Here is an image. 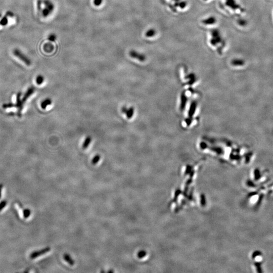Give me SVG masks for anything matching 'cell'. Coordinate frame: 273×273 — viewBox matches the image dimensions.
<instances>
[{"instance_id": "1", "label": "cell", "mask_w": 273, "mask_h": 273, "mask_svg": "<svg viewBox=\"0 0 273 273\" xmlns=\"http://www.w3.org/2000/svg\"><path fill=\"white\" fill-rule=\"evenodd\" d=\"M13 54L16 57H17L18 58H19L20 60L25 63L26 65L27 66L31 65L32 61L30 60V58H28L26 56H25V55L21 52V51L19 49H15L13 50Z\"/></svg>"}, {"instance_id": "2", "label": "cell", "mask_w": 273, "mask_h": 273, "mask_svg": "<svg viewBox=\"0 0 273 273\" xmlns=\"http://www.w3.org/2000/svg\"><path fill=\"white\" fill-rule=\"evenodd\" d=\"M51 250L50 247H46L41 250H37L32 252L30 255V258L31 259H34L37 258L39 256H41L43 254H46L47 252H49Z\"/></svg>"}, {"instance_id": "3", "label": "cell", "mask_w": 273, "mask_h": 273, "mask_svg": "<svg viewBox=\"0 0 273 273\" xmlns=\"http://www.w3.org/2000/svg\"><path fill=\"white\" fill-rule=\"evenodd\" d=\"M129 55H130V57H132V58L137 59L139 61H142V62L145 61L146 58L145 55L140 53L138 52H136V51L134 50H130V52H129Z\"/></svg>"}, {"instance_id": "4", "label": "cell", "mask_w": 273, "mask_h": 273, "mask_svg": "<svg viewBox=\"0 0 273 273\" xmlns=\"http://www.w3.org/2000/svg\"><path fill=\"white\" fill-rule=\"evenodd\" d=\"M21 93L19 92L17 93L16 95V103L15 104V107H16L18 109L17 114L19 117H21V112L23 107V104L21 101Z\"/></svg>"}, {"instance_id": "5", "label": "cell", "mask_w": 273, "mask_h": 273, "mask_svg": "<svg viewBox=\"0 0 273 273\" xmlns=\"http://www.w3.org/2000/svg\"><path fill=\"white\" fill-rule=\"evenodd\" d=\"M122 113L126 114V117L128 119H130L134 114V109L133 107H130L128 108L126 106H123L122 108Z\"/></svg>"}, {"instance_id": "6", "label": "cell", "mask_w": 273, "mask_h": 273, "mask_svg": "<svg viewBox=\"0 0 273 273\" xmlns=\"http://www.w3.org/2000/svg\"><path fill=\"white\" fill-rule=\"evenodd\" d=\"M34 91H35V88L34 86H31L30 88L27 89V91L25 92V94L24 95L22 99H21L22 103L23 105L25 103V102L27 101V99L31 96L32 94H34Z\"/></svg>"}, {"instance_id": "7", "label": "cell", "mask_w": 273, "mask_h": 273, "mask_svg": "<svg viewBox=\"0 0 273 273\" xmlns=\"http://www.w3.org/2000/svg\"><path fill=\"white\" fill-rule=\"evenodd\" d=\"M227 5L233 10H237L240 8V6L236 2L235 0H227Z\"/></svg>"}, {"instance_id": "8", "label": "cell", "mask_w": 273, "mask_h": 273, "mask_svg": "<svg viewBox=\"0 0 273 273\" xmlns=\"http://www.w3.org/2000/svg\"><path fill=\"white\" fill-rule=\"evenodd\" d=\"M43 3L45 6V7L48 9L52 12L54 9L55 6L53 3L50 0H44Z\"/></svg>"}, {"instance_id": "9", "label": "cell", "mask_w": 273, "mask_h": 273, "mask_svg": "<svg viewBox=\"0 0 273 273\" xmlns=\"http://www.w3.org/2000/svg\"><path fill=\"white\" fill-rule=\"evenodd\" d=\"M63 258L68 264H69L70 266H74L75 264V261L73 258H72L70 254L65 253L63 255Z\"/></svg>"}, {"instance_id": "10", "label": "cell", "mask_w": 273, "mask_h": 273, "mask_svg": "<svg viewBox=\"0 0 273 273\" xmlns=\"http://www.w3.org/2000/svg\"><path fill=\"white\" fill-rule=\"evenodd\" d=\"M202 22L205 25H212L216 22V20L214 17H210L204 19Z\"/></svg>"}, {"instance_id": "11", "label": "cell", "mask_w": 273, "mask_h": 273, "mask_svg": "<svg viewBox=\"0 0 273 273\" xmlns=\"http://www.w3.org/2000/svg\"><path fill=\"white\" fill-rule=\"evenodd\" d=\"M51 104H52L51 99L50 98H46L42 102L41 107L42 108V109H46L47 107L49 105H50Z\"/></svg>"}, {"instance_id": "12", "label": "cell", "mask_w": 273, "mask_h": 273, "mask_svg": "<svg viewBox=\"0 0 273 273\" xmlns=\"http://www.w3.org/2000/svg\"><path fill=\"white\" fill-rule=\"evenodd\" d=\"M245 62L242 59H234L232 61V64L235 66H241L244 65Z\"/></svg>"}, {"instance_id": "13", "label": "cell", "mask_w": 273, "mask_h": 273, "mask_svg": "<svg viewBox=\"0 0 273 273\" xmlns=\"http://www.w3.org/2000/svg\"><path fill=\"white\" fill-rule=\"evenodd\" d=\"M91 141H92V138L90 136H87L83 143V145H82L83 149H86L88 148L90 144Z\"/></svg>"}, {"instance_id": "14", "label": "cell", "mask_w": 273, "mask_h": 273, "mask_svg": "<svg viewBox=\"0 0 273 273\" xmlns=\"http://www.w3.org/2000/svg\"><path fill=\"white\" fill-rule=\"evenodd\" d=\"M155 30L154 29H150L148 30V31L145 33V36L147 38H151L155 36Z\"/></svg>"}, {"instance_id": "15", "label": "cell", "mask_w": 273, "mask_h": 273, "mask_svg": "<svg viewBox=\"0 0 273 273\" xmlns=\"http://www.w3.org/2000/svg\"><path fill=\"white\" fill-rule=\"evenodd\" d=\"M36 82L38 85H40L43 84V82L44 81V78L43 76L42 75H39L36 78Z\"/></svg>"}, {"instance_id": "16", "label": "cell", "mask_w": 273, "mask_h": 273, "mask_svg": "<svg viewBox=\"0 0 273 273\" xmlns=\"http://www.w3.org/2000/svg\"><path fill=\"white\" fill-rule=\"evenodd\" d=\"M100 158H101V156L99 154L96 155L94 157V158H93L92 160V164H93V165H96V164L100 161Z\"/></svg>"}, {"instance_id": "17", "label": "cell", "mask_w": 273, "mask_h": 273, "mask_svg": "<svg viewBox=\"0 0 273 273\" xmlns=\"http://www.w3.org/2000/svg\"><path fill=\"white\" fill-rule=\"evenodd\" d=\"M51 13H52V12L49 9L47 8L46 7L43 9L42 14L44 17H46L48 16L49 15H50Z\"/></svg>"}, {"instance_id": "18", "label": "cell", "mask_w": 273, "mask_h": 273, "mask_svg": "<svg viewBox=\"0 0 273 273\" xmlns=\"http://www.w3.org/2000/svg\"><path fill=\"white\" fill-rule=\"evenodd\" d=\"M31 214V211L29 209H24L23 211V215L24 218H27L30 217Z\"/></svg>"}, {"instance_id": "19", "label": "cell", "mask_w": 273, "mask_h": 273, "mask_svg": "<svg viewBox=\"0 0 273 273\" xmlns=\"http://www.w3.org/2000/svg\"><path fill=\"white\" fill-rule=\"evenodd\" d=\"M8 18H7V16L6 15L5 16L3 17L1 19V20H0V25L5 26V25H7V24H8Z\"/></svg>"}, {"instance_id": "20", "label": "cell", "mask_w": 273, "mask_h": 273, "mask_svg": "<svg viewBox=\"0 0 273 273\" xmlns=\"http://www.w3.org/2000/svg\"><path fill=\"white\" fill-rule=\"evenodd\" d=\"M14 107H15V105L13 103H5L2 105V107L4 109L11 108Z\"/></svg>"}, {"instance_id": "21", "label": "cell", "mask_w": 273, "mask_h": 273, "mask_svg": "<svg viewBox=\"0 0 273 273\" xmlns=\"http://www.w3.org/2000/svg\"><path fill=\"white\" fill-rule=\"evenodd\" d=\"M56 39H57V36H56V34H50L48 37V40L52 42H55Z\"/></svg>"}, {"instance_id": "22", "label": "cell", "mask_w": 273, "mask_h": 273, "mask_svg": "<svg viewBox=\"0 0 273 273\" xmlns=\"http://www.w3.org/2000/svg\"><path fill=\"white\" fill-rule=\"evenodd\" d=\"M7 204V202L5 200H4L0 202V212L2 211L3 209V208L6 206Z\"/></svg>"}, {"instance_id": "23", "label": "cell", "mask_w": 273, "mask_h": 273, "mask_svg": "<svg viewBox=\"0 0 273 273\" xmlns=\"http://www.w3.org/2000/svg\"><path fill=\"white\" fill-rule=\"evenodd\" d=\"M146 255V252L145 251H144V250H141V251L138 252V258H142L144 257Z\"/></svg>"}, {"instance_id": "24", "label": "cell", "mask_w": 273, "mask_h": 273, "mask_svg": "<svg viewBox=\"0 0 273 273\" xmlns=\"http://www.w3.org/2000/svg\"><path fill=\"white\" fill-rule=\"evenodd\" d=\"M103 2V0H94V4L96 6L98 7L100 6Z\"/></svg>"}, {"instance_id": "25", "label": "cell", "mask_w": 273, "mask_h": 273, "mask_svg": "<svg viewBox=\"0 0 273 273\" xmlns=\"http://www.w3.org/2000/svg\"><path fill=\"white\" fill-rule=\"evenodd\" d=\"M238 24L241 26H245L246 24V21L244 19H240L238 20Z\"/></svg>"}, {"instance_id": "26", "label": "cell", "mask_w": 273, "mask_h": 273, "mask_svg": "<svg viewBox=\"0 0 273 273\" xmlns=\"http://www.w3.org/2000/svg\"><path fill=\"white\" fill-rule=\"evenodd\" d=\"M43 1L42 0H38V3H37V6H38V9L40 11L41 10V5Z\"/></svg>"}, {"instance_id": "27", "label": "cell", "mask_w": 273, "mask_h": 273, "mask_svg": "<svg viewBox=\"0 0 273 273\" xmlns=\"http://www.w3.org/2000/svg\"><path fill=\"white\" fill-rule=\"evenodd\" d=\"M3 187V185L2 184H0V198L1 197V193H2Z\"/></svg>"}, {"instance_id": "28", "label": "cell", "mask_w": 273, "mask_h": 273, "mask_svg": "<svg viewBox=\"0 0 273 273\" xmlns=\"http://www.w3.org/2000/svg\"><path fill=\"white\" fill-rule=\"evenodd\" d=\"M108 272H109V273H110V272H114V271H112V270H110V271H108Z\"/></svg>"}, {"instance_id": "29", "label": "cell", "mask_w": 273, "mask_h": 273, "mask_svg": "<svg viewBox=\"0 0 273 273\" xmlns=\"http://www.w3.org/2000/svg\"><path fill=\"white\" fill-rule=\"evenodd\" d=\"M204 1H208V0H204Z\"/></svg>"}]
</instances>
